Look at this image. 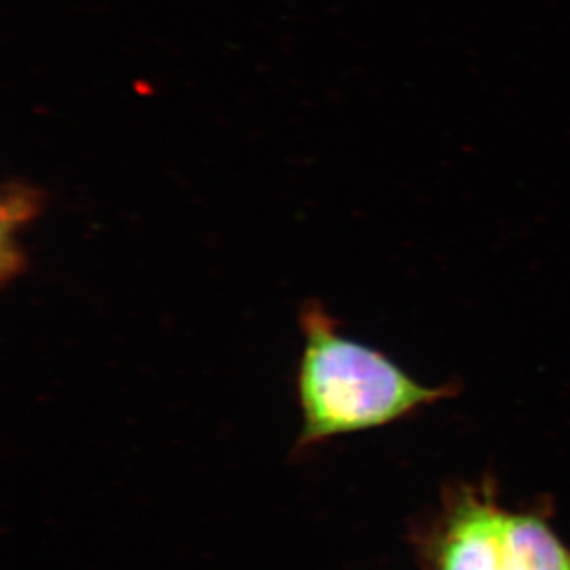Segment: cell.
<instances>
[{
	"mask_svg": "<svg viewBox=\"0 0 570 570\" xmlns=\"http://www.w3.org/2000/svg\"><path fill=\"white\" fill-rule=\"evenodd\" d=\"M299 324L305 348L296 371L303 412L298 449L390 425L459 392L456 384H420L384 352L341 336L316 299L303 305Z\"/></svg>",
	"mask_w": 570,
	"mask_h": 570,
	"instance_id": "cell-1",
	"label": "cell"
},
{
	"mask_svg": "<svg viewBox=\"0 0 570 570\" xmlns=\"http://www.w3.org/2000/svg\"><path fill=\"white\" fill-rule=\"evenodd\" d=\"M420 557L423 570H570V549L549 520L505 508L491 482L445 494Z\"/></svg>",
	"mask_w": 570,
	"mask_h": 570,
	"instance_id": "cell-2",
	"label": "cell"
}]
</instances>
